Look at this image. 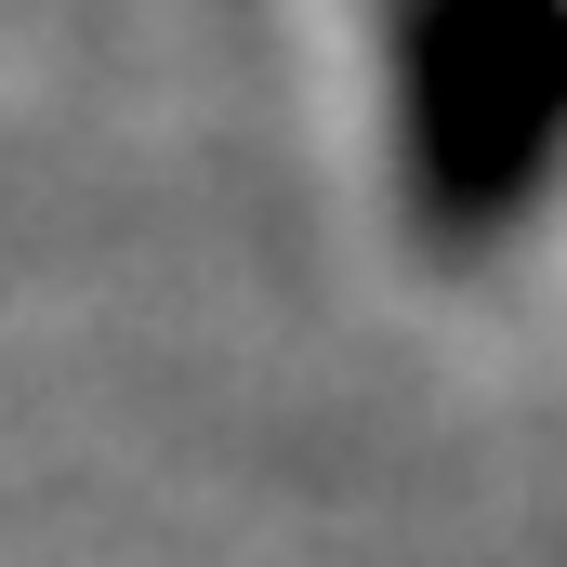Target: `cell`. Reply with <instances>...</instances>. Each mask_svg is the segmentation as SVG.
I'll use <instances>...</instances> for the list:
<instances>
[{"label": "cell", "instance_id": "cell-1", "mask_svg": "<svg viewBox=\"0 0 567 567\" xmlns=\"http://www.w3.org/2000/svg\"><path fill=\"white\" fill-rule=\"evenodd\" d=\"M567 27L555 0H396L383 106H396V198L449 265L502 251L555 185Z\"/></svg>", "mask_w": 567, "mask_h": 567}]
</instances>
